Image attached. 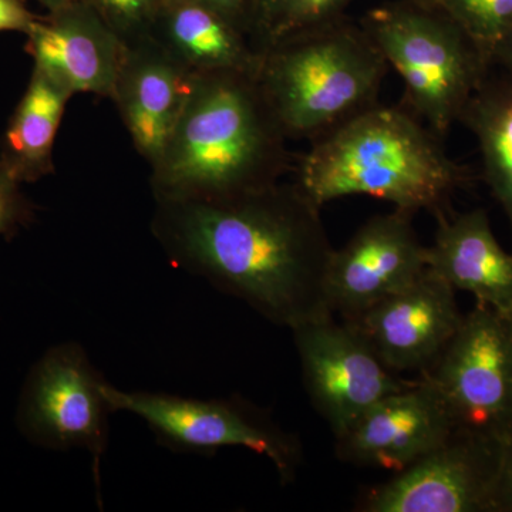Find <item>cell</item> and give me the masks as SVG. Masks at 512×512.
I'll return each instance as SVG.
<instances>
[{"label":"cell","mask_w":512,"mask_h":512,"mask_svg":"<svg viewBox=\"0 0 512 512\" xmlns=\"http://www.w3.org/2000/svg\"><path fill=\"white\" fill-rule=\"evenodd\" d=\"M106 384L79 343H60L29 370L16 410V426L29 443L46 450L89 451L96 485L113 413Z\"/></svg>","instance_id":"cell-7"},{"label":"cell","mask_w":512,"mask_h":512,"mask_svg":"<svg viewBox=\"0 0 512 512\" xmlns=\"http://www.w3.org/2000/svg\"><path fill=\"white\" fill-rule=\"evenodd\" d=\"M501 440L456 430L443 444L373 488L365 512H493Z\"/></svg>","instance_id":"cell-10"},{"label":"cell","mask_w":512,"mask_h":512,"mask_svg":"<svg viewBox=\"0 0 512 512\" xmlns=\"http://www.w3.org/2000/svg\"><path fill=\"white\" fill-rule=\"evenodd\" d=\"M437 220L427 268L454 291L473 293L480 305L512 322V254L498 244L487 212L477 208L453 218L440 212Z\"/></svg>","instance_id":"cell-16"},{"label":"cell","mask_w":512,"mask_h":512,"mask_svg":"<svg viewBox=\"0 0 512 512\" xmlns=\"http://www.w3.org/2000/svg\"><path fill=\"white\" fill-rule=\"evenodd\" d=\"M148 36L194 74L258 69L259 52L248 33L200 3L167 0Z\"/></svg>","instance_id":"cell-17"},{"label":"cell","mask_w":512,"mask_h":512,"mask_svg":"<svg viewBox=\"0 0 512 512\" xmlns=\"http://www.w3.org/2000/svg\"><path fill=\"white\" fill-rule=\"evenodd\" d=\"M113 413L127 412L146 421L161 446L180 453L214 454L244 447L272 461L282 483L295 477L301 446L271 416L239 397L198 400L174 394L124 392L106 384Z\"/></svg>","instance_id":"cell-6"},{"label":"cell","mask_w":512,"mask_h":512,"mask_svg":"<svg viewBox=\"0 0 512 512\" xmlns=\"http://www.w3.org/2000/svg\"><path fill=\"white\" fill-rule=\"evenodd\" d=\"M466 180L441 137L412 111L376 104L313 141L299 158L295 184L320 208L367 195L399 210L437 215Z\"/></svg>","instance_id":"cell-3"},{"label":"cell","mask_w":512,"mask_h":512,"mask_svg":"<svg viewBox=\"0 0 512 512\" xmlns=\"http://www.w3.org/2000/svg\"><path fill=\"white\" fill-rule=\"evenodd\" d=\"M37 207L22 184L0 167V237L10 239L36 220Z\"/></svg>","instance_id":"cell-23"},{"label":"cell","mask_w":512,"mask_h":512,"mask_svg":"<svg viewBox=\"0 0 512 512\" xmlns=\"http://www.w3.org/2000/svg\"><path fill=\"white\" fill-rule=\"evenodd\" d=\"M413 212L394 208L365 222L342 249H335L326 276L330 311L352 320L413 285L427 271L426 249Z\"/></svg>","instance_id":"cell-11"},{"label":"cell","mask_w":512,"mask_h":512,"mask_svg":"<svg viewBox=\"0 0 512 512\" xmlns=\"http://www.w3.org/2000/svg\"><path fill=\"white\" fill-rule=\"evenodd\" d=\"M39 18L30 12L26 0H0V32H19L26 36Z\"/></svg>","instance_id":"cell-26"},{"label":"cell","mask_w":512,"mask_h":512,"mask_svg":"<svg viewBox=\"0 0 512 512\" xmlns=\"http://www.w3.org/2000/svg\"><path fill=\"white\" fill-rule=\"evenodd\" d=\"M463 318L456 291L427 268L409 288L345 322L359 330L387 369L423 373L439 359Z\"/></svg>","instance_id":"cell-12"},{"label":"cell","mask_w":512,"mask_h":512,"mask_svg":"<svg viewBox=\"0 0 512 512\" xmlns=\"http://www.w3.org/2000/svg\"><path fill=\"white\" fill-rule=\"evenodd\" d=\"M457 430L436 387L421 376L366 410L336 439L345 463L400 473Z\"/></svg>","instance_id":"cell-13"},{"label":"cell","mask_w":512,"mask_h":512,"mask_svg":"<svg viewBox=\"0 0 512 512\" xmlns=\"http://www.w3.org/2000/svg\"><path fill=\"white\" fill-rule=\"evenodd\" d=\"M291 330L306 392L335 439L373 404L409 383L384 366L355 326L336 322L333 313Z\"/></svg>","instance_id":"cell-9"},{"label":"cell","mask_w":512,"mask_h":512,"mask_svg":"<svg viewBox=\"0 0 512 512\" xmlns=\"http://www.w3.org/2000/svg\"><path fill=\"white\" fill-rule=\"evenodd\" d=\"M35 2L39 3L42 8H45L47 13H52L66 8V6L73 5V3L79 2V0H35Z\"/></svg>","instance_id":"cell-28"},{"label":"cell","mask_w":512,"mask_h":512,"mask_svg":"<svg viewBox=\"0 0 512 512\" xmlns=\"http://www.w3.org/2000/svg\"><path fill=\"white\" fill-rule=\"evenodd\" d=\"M360 26L404 84L406 109L443 138L487 79L490 60L431 0L370 10Z\"/></svg>","instance_id":"cell-5"},{"label":"cell","mask_w":512,"mask_h":512,"mask_svg":"<svg viewBox=\"0 0 512 512\" xmlns=\"http://www.w3.org/2000/svg\"><path fill=\"white\" fill-rule=\"evenodd\" d=\"M352 0H255L251 40L259 53L268 47L345 18Z\"/></svg>","instance_id":"cell-20"},{"label":"cell","mask_w":512,"mask_h":512,"mask_svg":"<svg viewBox=\"0 0 512 512\" xmlns=\"http://www.w3.org/2000/svg\"><path fill=\"white\" fill-rule=\"evenodd\" d=\"M97 12L124 40L133 42L148 36L151 26L167 0H80Z\"/></svg>","instance_id":"cell-22"},{"label":"cell","mask_w":512,"mask_h":512,"mask_svg":"<svg viewBox=\"0 0 512 512\" xmlns=\"http://www.w3.org/2000/svg\"><path fill=\"white\" fill-rule=\"evenodd\" d=\"M493 512H512V430L501 440L500 461L494 484Z\"/></svg>","instance_id":"cell-24"},{"label":"cell","mask_w":512,"mask_h":512,"mask_svg":"<svg viewBox=\"0 0 512 512\" xmlns=\"http://www.w3.org/2000/svg\"><path fill=\"white\" fill-rule=\"evenodd\" d=\"M151 232L171 264L293 329L330 315L335 248L295 183L212 200H154Z\"/></svg>","instance_id":"cell-1"},{"label":"cell","mask_w":512,"mask_h":512,"mask_svg":"<svg viewBox=\"0 0 512 512\" xmlns=\"http://www.w3.org/2000/svg\"><path fill=\"white\" fill-rule=\"evenodd\" d=\"M288 140L256 72L197 74L150 167L154 200H212L279 183L291 168Z\"/></svg>","instance_id":"cell-2"},{"label":"cell","mask_w":512,"mask_h":512,"mask_svg":"<svg viewBox=\"0 0 512 512\" xmlns=\"http://www.w3.org/2000/svg\"><path fill=\"white\" fill-rule=\"evenodd\" d=\"M423 376L458 430L504 439L512 430V322L477 303Z\"/></svg>","instance_id":"cell-8"},{"label":"cell","mask_w":512,"mask_h":512,"mask_svg":"<svg viewBox=\"0 0 512 512\" xmlns=\"http://www.w3.org/2000/svg\"><path fill=\"white\" fill-rule=\"evenodd\" d=\"M26 52L73 94L111 97L126 42L86 3L40 16L30 30Z\"/></svg>","instance_id":"cell-15"},{"label":"cell","mask_w":512,"mask_h":512,"mask_svg":"<svg viewBox=\"0 0 512 512\" xmlns=\"http://www.w3.org/2000/svg\"><path fill=\"white\" fill-rule=\"evenodd\" d=\"M389 64L345 18L259 53L256 80L289 140H319L379 104Z\"/></svg>","instance_id":"cell-4"},{"label":"cell","mask_w":512,"mask_h":512,"mask_svg":"<svg viewBox=\"0 0 512 512\" xmlns=\"http://www.w3.org/2000/svg\"><path fill=\"white\" fill-rule=\"evenodd\" d=\"M498 64L504 70L505 76L512 79V30L494 47L491 53V64Z\"/></svg>","instance_id":"cell-27"},{"label":"cell","mask_w":512,"mask_h":512,"mask_svg":"<svg viewBox=\"0 0 512 512\" xmlns=\"http://www.w3.org/2000/svg\"><path fill=\"white\" fill-rule=\"evenodd\" d=\"M74 94L40 67L33 66L28 87L0 137V167L20 184L55 173L57 131Z\"/></svg>","instance_id":"cell-18"},{"label":"cell","mask_w":512,"mask_h":512,"mask_svg":"<svg viewBox=\"0 0 512 512\" xmlns=\"http://www.w3.org/2000/svg\"><path fill=\"white\" fill-rule=\"evenodd\" d=\"M197 74L151 36L126 43L110 99L148 165L156 164L183 113Z\"/></svg>","instance_id":"cell-14"},{"label":"cell","mask_w":512,"mask_h":512,"mask_svg":"<svg viewBox=\"0 0 512 512\" xmlns=\"http://www.w3.org/2000/svg\"><path fill=\"white\" fill-rule=\"evenodd\" d=\"M488 57L512 30V0H431Z\"/></svg>","instance_id":"cell-21"},{"label":"cell","mask_w":512,"mask_h":512,"mask_svg":"<svg viewBox=\"0 0 512 512\" xmlns=\"http://www.w3.org/2000/svg\"><path fill=\"white\" fill-rule=\"evenodd\" d=\"M188 2L200 3L215 10L251 37L255 0H188Z\"/></svg>","instance_id":"cell-25"},{"label":"cell","mask_w":512,"mask_h":512,"mask_svg":"<svg viewBox=\"0 0 512 512\" xmlns=\"http://www.w3.org/2000/svg\"><path fill=\"white\" fill-rule=\"evenodd\" d=\"M460 121L477 138L485 181L512 228V79L487 76Z\"/></svg>","instance_id":"cell-19"}]
</instances>
